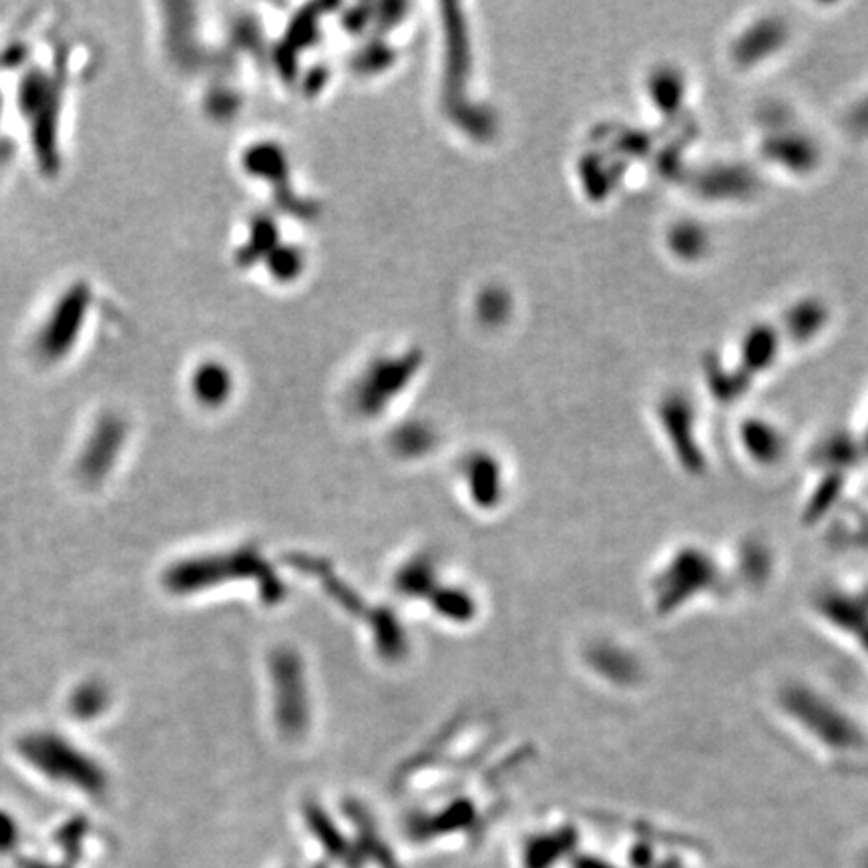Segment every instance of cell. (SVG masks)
Here are the masks:
<instances>
[{
    "instance_id": "obj_2",
    "label": "cell",
    "mask_w": 868,
    "mask_h": 868,
    "mask_svg": "<svg viewBox=\"0 0 868 868\" xmlns=\"http://www.w3.org/2000/svg\"><path fill=\"white\" fill-rule=\"evenodd\" d=\"M107 706V694L99 684H83L71 696V710L77 718H93Z\"/></svg>"
},
{
    "instance_id": "obj_1",
    "label": "cell",
    "mask_w": 868,
    "mask_h": 868,
    "mask_svg": "<svg viewBox=\"0 0 868 868\" xmlns=\"http://www.w3.org/2000/svg\"><path fill=\"white\" fill-rule=\"evenodd\" d=\"M19 754L43 774L83 786L85 790H99L103 772L95 760L89 758L67 738L55 732H31L19 740Z\"/></svg>"
}]
</instances>
